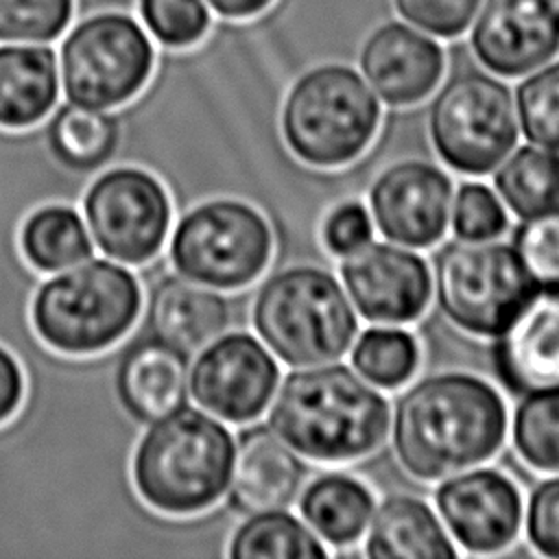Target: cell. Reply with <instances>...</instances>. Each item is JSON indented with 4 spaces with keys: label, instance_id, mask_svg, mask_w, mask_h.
Returning a JSON list of instances; mask_svg holds the SVG:
<instances>
[{
    "label": "cell",
    "instance_id": "836d02e7",
    "mask_svg": "<svg viewBox=\"0 0 559 559\" xmlns=\"http://www.w3.org/2000/svg\"><path fill=\"white\" fill-rule=\"evenodd\" d=\"M515 251L542 288H559V210L526 218L515 231Z\"/></svg>",
    "mask_w": 559,
    "mask_h": 559
},
{
    "label": "cell",
    "instance_id": "4fadbf2b",
    "mask_svg": "<svg viewBox=\"0 0 559 559\" xmlns=\"http://www.w3.org/2000/svg\"><path fill=\"white\" fill-rule=\"evenodd\" d=\"M452 179L435 164L404 159L386 168L371 186L369 203L378 229L406 247L439 242L452 216Z\"/></svg>",
    "mask_w": 559,
    "mask_h": 559
},
{
    "label": "cell",
    "instance_id": "ba28073f",
    "mask_svg": "<svg viewBox=\"0 0 559 559\" xmlns=\"http://www.w3.org/2000/svg\"><path fill=\"white\" fill-rule=\"evenodd\" d=\"M537 288L511 245L459 238L435 253L437 304L474 336H496Z\"/></svg>",
    "mask_w": 559,
    "mask_h": 559
},
{
    "label": "cell",
    "instance_id": "d6986e66",
    "mask_svg": "<svg viewBox=\"0 0 559 559\" xmlns=\"http://www.w3.org/2000/svg\"><path fill=\"white\" fill-rule=\"evenodd\" d=\"M360 68L384 103L406 107L432 94L443 76L445 57L432 37L402 22H386L365 39Z\"/></svg>",
    "mask_w": 559,
    "mask_h": 559
},
{
    "label": "cell",
    "instance_id": "60d3db41",
    "mask_svg": "<svg viewBox=\"0 0 559 559\" xmlns=\"http://www.w3.org/2000/svg\"><path fill=\"white\" fill-rule=\"evenodd\" d=\"M548 4V9L552 11V15L559 20V0H544Z\"/></svg>",
    "mask_w": 559,
    "mask_h": 559
},
{
    "label": "cell",
    "instance_id": "7402d4cb",
    "mask_svg": "<svg viewBox=\"0 0 559 559\" xmlns=\"http://www.w3.org/2000/svg\"><path fill=\"white\" fill-rule=\"evenodd\" d=\"M59 98V66L48 46H0V129L41 122Z\"/></svg>",
    "mask_w": 559,
    "mask_h": 559
},
{
    "label": "cell",
    "instance_id": "d590c367",
    "mask_svg": "<svg viewBox=\"0 0 559 559\" xmlns=\"http://www.w3.org/2000/svg\"><path fill=\"white\" fill-rule=\"evenodd\" d=\"M483 0H395L397 13L415 28L437 37H456L474 20Z\"/></svg>",
    "mask_w": 559,
    "mask_h": 559
},
{
    "label": "cell",
    "instance_id": "8fae6325",
    "mask_svg": "<svg viewBox=\"0 0 559 559\" xmlns=\"http://www.w3.org/2000/svg\"><path fill=\"white\" fill-rule=\"evenodd\" d=\"M83 218L107 258L140 266L162 251L173 223V201L153 173L116 166L85 188Z\"/></svg>",
    "mask_w": 559,
    "mask_h": 559
},
{
    "label": "cell",
    "instance_id": "4316f807",
    "mask_svg": "<svg viewBox=\"0 0 559 559\" xmlns=\"http://www.w3.org/2000/svg\"><path fill=\"white\" fill-rule=\"evenodd\" d=\"M229 559H312L328 557L319 535L284 509L249 513L229 535Z\"/></svg>",
    "mask_w": 559,
    "mask_h": 559
},
{
    "label": "cell",
    "instance_id": "f546056e",
    "mask_svg": "<svg viewBox=\"0 0 559 559\" xmlns=\"http://www.w3.org/2000/svg\"><path fill=\"white\" fill-rule=\"evenodd\" d=\"M513 443L531 467L559 472V389L524 397L513 417Z\"/></svg>",
    "mask_w": 559,
    "mask_h": 559
},
{
    "label": "cell",
    "instance_id": "6da1fadb",
    "mask_svg": "<svg viewBox=\"0 0 559 559\" xmlns=\"http://www.w3.org/2000/svg\"><path fill=\"white\" fill-rule=\"evenodd\" d=\"M504 437L502 395L472 373L428 376L395 404V454L402 467L421 480H439L485 463L500 450Z\"/></svg>",
    "mask_w": 559,
    "mask_h": 559
},
{
    "label": "cell",
    "instance_id": "9c48e42d",
    "mask_svg": "<svg viewBox=\"0 0 559 559\" xmlns=\"http://www.w3.org/2000/svg\"><path fill=\"white\" fill-rule=\"evenodd\" d=\"M153 63L151 39L133 17L98 13L79 22L63 39L59 81L70 103L114 109L142 92Z\"/></svg>",
    "mask_w": 559,
    "mask_h": 559
},
{
    "label": "cell",
    "instance_id": "9a60e30c",
    "mask_svg": "<svg viewBox=\"0 0 559 559\" xmlns=\"http://www.w3.org/2000/svg\"><path fill=\"white\" fill-rule=\"evenodd\" d=\"M439 515L469 552H498L520 533L524 504L518 485L493 467L450 476L435 493Z\"/></svg>",
    "mask_w": 559,
    "mask_h": 559
},
{
    "label": "cell",
    "instance_id": "5bb4252c",
    "mask_svg": "<svg viewBox=\"0 0 559 559\" xmlns=\"http://www.w3.org/2000/svg\"><path fill=\"white\" fill-rule=\"evenodd\" d=\"M347 295L367 321L408 323L430 304L432 277L426 260L389 242H367L341 262Z\"/></svg>",
    "mask_w": 559,
    "mask_h": 559
},
{
    "label": "cell",
    "instance_id": "d6a6232c",
    "mask_svg": "<svg viewBox=\"0 0 559 559\" xmlns=\"http://www.w3.org/2000/svg\"><path fill=\"white\" fill-rule=\"evenodd\" d=\"M140 13L151 35L168 48L194 46L210 28L203 0H140Z\"/></svg>",
    "mask_w": 559,
    "mask_h": 559
},
{
    "label": "cell",
    "instance_id": "30bf717a",
    "mask_svg": "<svg viewBox=\"0 0 559 559\" xmlns=\"http://www.w3.org/2000/svg\"><path fill=\"white\" fill-rule=\"evenodd\" d=\"M428 127L448 166L467 175H485L515 146L518 109L502 81L478 70H461L435 94Z\"/></svg>",
    "mask_w": 559,
    "mask_h": 559
},
{
    "label": "cell",
    "instance_id": "8992f818",
    "mask_svg": "<svg viewBox=\"0 0 559 559\" xmlns=\"http://www.w3.org/2000/svg\"><path fill=\"white\" fill-rule=\"evenodd\" d=\"M380 105L349 66L328 63L301 74L282 107V133L293 155L317 168L354 162L373 140Z\"/></svg>",
    "mask_w": 559,
    "mask_h": 559
},
{
    "label": "cell",
    "instance_id": "ab89813d",
    "mask_svg": "<svg viewBox=\"0 0 559 559\" xmlns=\"http://www.w3.org/2000/svg\"><path fill=\"white\" fill-rule=\"evenodd\" d=\"M207 4L223 17L247 20L266 11L273 0H207Z\"/></svg>",
    "mask_w": 559,
    "mask_h": 559
},
{
    "label": "cell",
    "instance_id": "44dd1931",
    "mask_svg": "<svg viewBox=\"0 0 559 559\" xmlns=\"http://www.w3.org/2000/svg\"><path fill=\"white\" fill-rule=\"evenodd\" d=\"M236 321V301L218 288L181 273H164L148 284L146 332L188 356L227 332Z\"/></svg>",
    "mask_w": 559,
    "mask_h": 559
},
{
    "label": "cell",
    "instance_id": "7a4b0ae2",
    "mask_svg": "<svg viewBox=\"0 0 559 559\" xmlns=\"http://www.w3.org/2000/svg\"><path fill=\"white\" fill-rule=\"evenodd\" d=\"M266 424L306 459L347 463L384 443L391 408L354 369L323 362L295 369L277 384Z\"/></svg>",
    "mask_w": 559,
    "mask_h": 559
},
{
    "label": "cell",
    "instance_id": "484cf974",
    "mask_svg": "<svg viewBox=\"0 0 559 559\" xmlns=\"http://www.w3.org/2000/svg\"><path fill=\"white\" fill-rule=\"evenodd\" d=\"M17 247L37 273H59L94 253L85 218L61 201L39 205L24 216L17 229Z\"/></svg>",
    "mask_w": 559,
    "mask_h": 559
},
{
    "label": "cell",
    "instance_id": "f1b7e54d",
    "mask_svg": "<svg viewBox=\"0 0 559 559\" xmlns=\"http://www.w3.org/2000/svg\"><path fill=\"white\" fill-rule=\"evenodd\" d=\"M419 362V347L411 332L400 328H369L352 349L356 371L382 389L408 382Z\"/></svg>",
    "mask_w": 559,
    "mask_h": 559
},
{
    "label": "cell",
    "instance_id": "603a6c76",
    "mask_svg": "<svg viewBox=\"0 0 559 559\" xmlns=\"http://www.w3.org/2000/svg\"><path fill=\"white\" fill-rule=\"evenodd\" d=\"M365 555L376 559H452L456 548L428 502L397 493L378 507L369 524Z\"/></svg>",
    "mask_w": 559,
    "mask_h": 559
},
{
    "label": "cell",
    "instance_id": "74e56055",
    "mask_svg": "<svg viewBox=\"0 0 559 559\" xmlns=\"http://www.w3.org/2000/svg\"><path fill=\"white\" fill-rule=\"evenodd\" d=\"M371 216L365 210V205L356 201L341 203L334 210H330L321 229L323 245L328 247V251L341 258L365 247L371 240Z\"/></svg>",
    "mask_w": 559,
    "mask_h": 559
},
{
    "label": "cell",
    "instance_id": "f35d334b",
    "mask_svg": "<svg viewBox=\"0 0 559 559\" xmlns=\"http://www.w3.org/2000/svg\"><path fill=\"white\" fill-rule=\"evenodd\" d=\"M26 395V373L15 354L0 345V426L22 408Z\"/></svg>",
    "mask_w": 559,
    "mask_h": 559
},
{
    "label": "cell",
    "instance_id": "ac0fdd59",
    "mask_svg": "<svg viewBox=\"0 0 559 559\" xmlns=\"http://www.w3.org/2000/svg\"><path fill=\"white\" fill-rule=\"evenodd\" d=\"M308 467L269 424L251 421L238 432L227 507L249 515L269 509H286L304 489Z\"/></svg>",
    "mask_w": 559,
    "mask_h": 559
},
{
    "label": "cell",
    "instance_id": "7c38bea8",
    "mask_svg": "<svg viewBox=\"0 0 559 559\" xmlns=\"http://www.w3.org/2000/svg\"><path fill=\"white\" fill-rule=\"evenodd\" d=\"M280 384L275 354L249 332H227L190 365V395L214 417L245 426L271 404Z\"/></svg>",
    "mask_w": 559,
    "mask_h": 559
},
{
    "label": "cell",
    "instance_id": "cb8c5ba5",
    "mask_svg": "<svg viewBox=\"0 0 559 559\" xmlns=\"http://www.w3.org/2000/svg\"><path fill=\"white\" fill-rule=\"evenodd\" d=\"M46 151L68 173L90 175L109 164L120 146V118L107 109L61 105L44 127Z\"/></svg>",
    "mask_w": 559,
    "mask_h": 559
},
{
    "label": "cell",
    "instance_id": "1f68e13d",
    "mask_svg": "<svg viewBox=\"0 0 559 559\" xmlns=\"http://www.w3.org/2000/svg\"><path fill=\"white\" fill-rule=\"evenodd\" d=\"M74 0H0V41H50L70 24Z\"/></svg>",
    "mask_w": 559,
    "mask_h": 559
},
{
    "label": "cell",
    "instance_id": "52a82bcc",
    "mask_svg": "<svg viewBox=\"0 0 559 559\" xmlns=\"http://www.w3.org/2000/svg\"><path fill=\"white\" fill-rule=\"evenodd\" d=\"M168 255L177 273L218 290L253 284L271 264L273 229L240 199H210L181 214Z\"/></svg>",
    "mask_w": 559,
    "mask_h": 559
},
{
    "label": "cell",
    "instance_id": "d4e9b609",
    "mask_svg": "<svg viewBox=\"0 0 559 559\" xmlns=\"http://www.w3.org/2000/svg\"><path fill=\"white\" fill-rule=\"evenodd\" d=\"M373 507L367 485L341 472L312 478L299 498V511L306 524L336 548L360 539L369 526Z\"/></svg>",
    "mask_w": 559,
    "mask_h": 559
},
{
    "label": "cell",
    "instance_id": "2e32d148",
    "mask_svg": "<svg viewBox=\"0 0 559 559\" xmlns=\"http://www.w3.org/2000/svg\"><path fill=\"white\" fill-rule=\"evenodd\" d=\"M469 41L487 70L520 76L555 57L559 20L544 0H487Z\"/></svg>",
    "mask_w": 559,
    "mask_h": 559
},
{
    "label": "cell",
    "instance_id": "ffe728a7",
    "mask_svg": "<svg viewBox=\"0 0 559 559\" xmlns=\"http://www.w3.org/2000/svg\"><path fill=\"white\" fill-rule=\"evenodd\" d=\"M190 356L144 332L116 358L114 391L135 424H151L183 406L190 391Z\"/></svg>",
    "mask_w": 559,
    "mask_h": 559
},
{
    "label": "cell",
    "instance_id": "e0dca14e",
    "mask_svg": "<svg viewBox=\"0 0 559 559\" xmlns=\"http://www.w3.org/2000/svg\"><path fill=\"white\" fill-rule=\"evenodd\" d=\"M493 367L515 395L559 389V288L535 290L496 334Z\"/></svg>",
    "mask_w": 559,
    "mask_h": 559
},
{
    "label": "cell",
    "instance_id": "277c9868",
    "mask_svg": "<svg viewBox=\"0 0 559 559\" xmlns=\"http://www.w3.org/2000/svg\"><path fill=\"white\" fill-rule=\"evenodd\" d=\"M142 304L135 273L105 258H87L35 286L31 328L57 354L94 356L131 332Z\"/></svg>",
    "mask_w": 559,
    "mask_h": 559
},
{
    "label": "cell",
    "instance_id": "83f0119b",
    "mask_svg": "<svg viewBox=\"0 0 559 559\" xmlns=\"http://www.w3.org/2000/svg\"><path fill=\"white\" fill-rule=\"evenodd\" d=\"M496 190L520 218L559 210V153L528 144L518 148L496 173Z\"/></svg>",
    "mask_w": 559,
    "mask_h": 559
},
{
    "label": "cell",
    "instance_id": "4dcf8cb0",
    "mask_svg": "<svg viewBox=\"0 0 559 559\" xmlns=\"http://www.w3.org/2000/svg\"><path fill=\"white\" fill-rule=\"evenodd\" d=\"M515 98L524 135L533 144L559 151V61L524 79Z\"/></svg>",
    "mask_w": 559,
    "mask_h": 559
},
{
    "label": "cell",
    "instance_id": "e575fe53",
    "mask_svg": "<svg viewBox=\"0 0 559 559\" xmlns=\"http://www.w3.org/2000/svg\"><path fill=\"white\" fill-rule=\"evenodd\" d=\"M452 227L459 238H496L507 227V212L498 194L483 183H463L452 201Z\"/></svg>",
    "mask_w": 559,
    "mask_h": 559
},
{
    "label": "cell",
    "instance_id": "5b68a950",
    "mask_svg": "<svg viewBox=\"0 0 559 559\" xmlns=\"http://www.w3.org/2000/svg\"><path fill=\"white\" fill-rule=\"evenodd\" d=\"M251 321L260 341L286 365H323L345 356L358 319L338 280L295 264L271 273L255 290Z\"/></svg>",
    "mask_w": 559,
    "mask_h": 559
},
{
    "label": "cell",
    "instance_id": "3957f363",
    "mask_svg": "<svg viewBox=\"0 0 559 559\" xmlns=\"http://www.w3.org/2000/svg\"><path fill=\"white\" fill-rule=\"evenodd\" d=\"M234 450L236 439L223 419L183 404L151 421L138 439L133 487L157 513L199 515L227 493Z\"/></svg>",
    "mask_w": 559,
    "mask_h": 559
},
{
    "label": "cell",
    "instance_id": "8d00e7d4",
    "mask_svg": "<svg viewBox=\"0 0 559 559\" xmlns=\"http://www.w3.org/2000/svg\"><path fill=\"white\" fill-rule=\"evenodd\" d=\"M531 544L546 557H559V476L537 485L526 511Z\"/></svg>",
    "mask_w": 559,
    "mask_h": 559
}]
</instances>
